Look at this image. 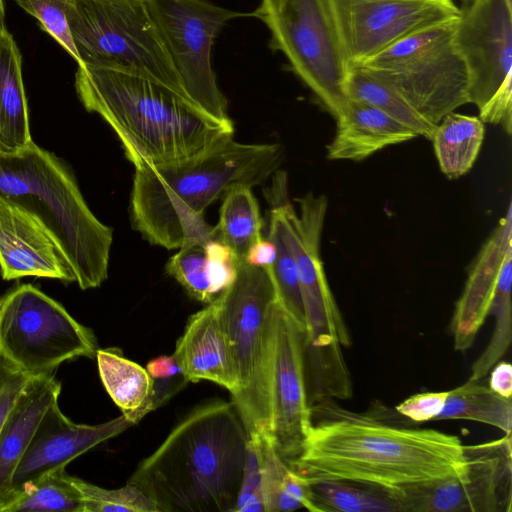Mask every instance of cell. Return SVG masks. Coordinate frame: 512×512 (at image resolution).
I'll use <instances>...</instances> for the list:
<instances>
[{
  "mask_svg": "<svg viewBox=\"0 0 512 512\" xmlns=\"http://www.w3.org/2000/svg\"><path fill=\"white\" fill-rule=\"evenodd\" d=\"M310 410L303 449L287 462L304 478L405 488L463 469L464 444L458 436L397 426L372 412L344 409L330 398L313 402Z\"/></svg>",
  "mask_w": 512,
  "mask_h": 512,
  "instance_id": "obj_1",
  "label": "cell"
},
{
  "mask_svg": "<svg viewBox=\"0 0 512 512\" xmlns=\"http://www.w3.org/2000/svg\"><path fill=\"white\" fill-rule=\"evenodd\" d=\"M75 89L84 108L113 129L135 168L192 158L233 137V124L141 73L80 64Z\"/></svg>",
  "mask_w": 512,
  "mask_h": 512,
  "instance_id": "obj_2",
  "label": "cell"
},
{
  "mask_svg": "<svg viewBox=\"0 0 512 512\" xmlns=\"http://www.w3.org/2000/svg\"><path fill=\"white\" fill-rule=\"evenodd\" d=\"M279 144H244L233 137L192 158L135 168L133 225L151 244L166 249L205 245L214 227L204 211L230 189L263 183L282 160Z\"/></svg>",
  "mask_w": 512,
  "mask_h": 512,
  "instance_id": "obj_3",
  "label": "cell"
},
{
  "mask_svg": "<svg viewBox=\"0 0 512 512\" xmlns=\"http://www.w3.org/2000/svg\"><path fill=\"white\" fill-rule=\"evenodd\" d=\"M248 433L233 401L193 410L145 458L128 482L159 512H234Z\"/></svg>",
  "mask_w": 512,
  "mask_h": 512,
  "instance_id": "obj_4",
  "label": "cell"
},
{
  "mask_svg": "<svg viewBox=\"0 0 512 512\" xmlns=\"http://www.w3.org/2000/svg\"><path fill=\"white\" fill-rule=\"evenodd\" d=\"M0 196L33 214L59 245L82 290L108 276L113 231L90 210L68 167L34 142L0 151Z\"/></svg>",
  "mask_w": 512,
  "mask_h": 512,
  "instance_id": "obj_5",
  "label": "cell"
},
{
  "mask_svg": "<svg viewBox=\"0 0 512 512\" xmlns=\"http://www.w3.org/2000/svg\"><path fill=\"white\" fill-rule=\"evenodd\" d=\"M269 217L279 227L295 262L305 315V367L310 383L323 392H337L351 382L343 347L351 345L347 326L331 292L320 255L328 207L324 195L308 193L288 200L286 174L278 171L266 195Z\"/></svg>",
  "mask_w": 512,
  "mask_h": 512,
  "instance_id": "obj_6",
  "label": "cell"
},
{
  "mask_svg": "<svg viewBox=\"0 0 512 512\" xmlns=\"http://www.w3.org/2000/svg\"><path fill=\"white\" fill-rule=\"evenodd\" d=\"M212 302L236 376L232 401L248 436L270 437L273 318L278 297L268 269L240 263L233 283Z\"/></svg>",
  "mask_w": 512,
  "mask_h": 512,
  "instance_id": "obj_7",
  "label": "cell"
},
{
  "mask_svg": "<svg viewBox=\"0 0 512 512\" xmlns=\"http://www.w3.org/2000/svg\"><path fill=\"white\" fill-rule=\"evenodd\" d=\"M66 14L78 65L134 71L188 95L146 0H69Z\"/></svg>",
  "mask_w": 512,
  "mask_h": 512,
  "instance_id": "obj_8",
  "label": "cell"
},
{
  "mask_svg": "<svg viewBox=\"0 0 512 512\" xmlns=\"http://www.w3.org/2000/svg\"><path fill=\"white\" fill-rule=\"evenodd\" d=\"M457 19L415 32L356 64L433 125L469 103V76L455 41Z\"/></svg>",
  "mask_w": 512,
  "mask_h": 512,
  "instance_id": "obj_9",
  "label": "cell"
},
{
  "mask_svg": "<svg viewBox=\"0 0 512 512\" xmlns=\"http://www.w3.org/2000/svg\"><path fill=\"white\" fill-rule=\"evenodd\" d=\"M93 331L31 284L1 299L0 357L33 376L51 375L64 362L96 357Z\"/></svg>",
  "mask_w": 512,
  "mask_h": 512,
  "instance_id": "obj_10",
  "label": "cell"
},
{
  "mask_svg": "<svg viewBox=\"0 0 512 512\" xmlns=\"http://www.w3.org/2000/svg\"><path fill=\"white\" fill-rule=\"evenodd\" d=\"M295 74L337 118L348 102V65L327 0H261L254 12Z\"/></svg>",
  "mask_w": 512,
  "mask_h": 512,
  "instance_id": "obj_11",
  "label": "cell"
},
{
  "mask_svg": "<svg viewBox=\"0 0 512 512\" xmlns=\"http://www.w3.org/2000/svg\"><path fill=\"white\" fill-rule=\"evenodd\" d=\"M172 63L190 98L214 119L233 124L211 63L222 27L242 14L206 0H146Z\"/></svg>",
  "mask_w": 512,
  "mask_h": 512,
  "instance_id": "obj_12",
  "label": "cell"
},
{
  "mask_svg": "<svg viewBox=\"0 0 512 512\" xmlns=\"http://www.w3.org/2000/svg\"><path fill=\"white\" fill-rule=\"evenodd\" d=\"M512 438L464 445L460 473L398 488L402 512H511Z\"/></svg>",
  "mask_w": 512,
  "mask_h": 512,
  "instance_id": "obj_13",
  "label": "cell"
},
{
  "mask_svg": "<svg viewBox=\"0 0 512 512\" xmlns=\"http://www.w3.org/2000/svg\"><path fill=\"white\" fill-rule=\"evenodd\" d=\"M347 65H356L427 27L454 20V0H327Z\"/></svg>",
  "mask_w": 512,
  "mask_h": 512,
  "instance_id": "obj_14",
  "label": "cell"
},
{
  "mask_svg": "<svg viewBox=\"0 0 512 512\" xmlns=\"http://www.w3.org/2000/svg\"><path fill=\"white\" fill-rule=\"evenodd\" d=\"M271 442L286 462L301 453L311 425L303 326L277 303L270 384Z\"/></svg>",
  "mask_w": 512,
  "mask_h": 512,
  "instance_id": "obj_15",
  "label": "cell"
},
{
  "mask_svg": "<svg viewBox=\"0 0 512 512\" xmlns=\"http://www.w3.org/2000/svg\"><path fill=\"white\" fill-rule=\"evenodd\" d=\"M460 10L454 41L468 70L469 103L481 110L512 77V7L470 0Z\"/></svg>",
  "mask_w": 512,
  "mask_h": 512,
  "instance_id": "obj_16",
  "label": "cell"
},
{
  "mask_svg": "<svg viewBox=\"0 0 512 512\" xmlns=\"http://www.w3.org/2000/svg\"><path fill=\"white\" fill-rule=\"evenodd\" d=\"M133 424L123 415L96 425L70 420L55 402L41 419L13 476L12 489L66 468L75 458L113 438Z\"/></svg>",
  "mask_w": 512,
  "mask_h": 512,
  "instance_id": "obj_17",
  "label": "cell"
},
{
  "mask_svg": "<svg viewBox=\"0 0 512 512\" xmlns=\"http://www.w3.org/2000/svg\"><path fill=\"white\" fill-rule=\"evenodd\" d=\"M0 269L7 281L34 276L76 282L68 259L40 220L1 196Z\"/></svg>",
  "mask_w": 512,
  "mask_h": 512,
  "instance_id": "obj_18",
  "label": "cell"
},
{
  "mask_svg": "<svg viewBox=\"0 0 512 512\" xmlns=\"http://www.w3.org/2000/svg\"><path fill=\"white\" fill-rule=\"evenodd\" d=\"M512 206L482 247L468 274L452 316L450 330L454 348L465 352L474 343L496 291L502 265L512 254Z\"/></svg>",
  "mask_w": 512,
  "mask_h": 512,
  "instance_id": "obj_19",
  "label": "cell"
},
{
  "mask_svg": "<svg viewBox=\"0 0 512 512\" xmlns=\"http://www.w3.org/2000/svg\"><path fill=\"white\" fill-rule=\"evenodd\" d=\"M188 382L208 380L233 395L236 376L226 337L213 302L191 315L173 354Z\"/></svg>",
  "mask_w": 512,
  "mask_h": 512,
  "instance_id": "obj_20",
  "label": "cell"
},
{
  "mask_svg": "<svg viewBox=\"0 0 512 512\" xmlns=\"http://www.w3.org/2000/svg\"><path fill=\"white\" fill-rule=\"evenodd\" d=\"M335 136L327 146L330 160L362 161L390 146L409 141L417 135L379 109L348 99L335 118Z\"/></svg>",
  "mask_w": 512,
  "mask_h": 512,
  "instance_id": "obj_21",
  "label": "cell"
},
{
  "mask_svg": "<svg viewBox=\"0 0 512 512\" xmlns=\"http://www.w3.org/2000/svg\"><path fill=\"white\" fill-rule=\"evenodd\" d=\"M60 392L54 374L36 376L10 411L0 431V506L12 490L14 472L41 419Z\"/></svg>",
  "mask_w": 512,
  "mask_h": 512,
  "instance_id": "obj_22",
  "label": "cell"
},
{
  "mask_svg": "<svg viewBox=\"0 0 512 512\" xmlns=\"http://www.w3.org/2000/svg\"><path fill=\"white\" fill-rule=\"evenodd\" d=\"M22 76V55L7 28L0 34V151L16 152L33 142Z\"/></svg>",
  "mask_w": 512,
  "mask_h": 512,
  "instance_id": "obj_23",
  "label": "cell"
},
{
  "mask_svg": "<svg viewBox=\"0 0 512 512\" xmlns=\"http://www.w3.org/2000/svg\"><path fill=\"white\" fill-rule=\"evenodd\" d=\"M100 379L107 393L133 425L153 408V379L139 364L116 347L98 349L96 353Z\"/></svg>",
  "mask_w": 512,
  "mask_h": 512,
  "instance_id": "obj_24",
  "label": "cell"
},
{
  "mask_svg": "<svg viewBox=\"0 0 512 512\" xmlns=\"http://www.w3.org/2000/svg\"><path fill=\"white\" fill-rule=\"evenodd\" d=\"M302 478L311 512H402L398 488L344 479Z\"/></svg>",
  "mask_w": 512,
  "mask_h": 512,
  "instance_id": "obj_25",
  "label": "cell"
},
{
  "mask_svg": "<svg viewBox=\"0 0 512 512\" xmlns=\"http://www.w3.org/2000/svg\"><path fill=\"white\" fill-rule=\"evenodd\" d=\"M483 139L484 123L478 116L454 111L445 115L431 139L442 173L450 179L466 174L479 154Z\"/></svg>",
  "mask_w": 512,
  "mask_h": 512,
  "instance_id": "obj_26",
  "label": "cell"
},
{
  "mask_svg": "<svg viewBox=\"0 0 512 512\" xmlns=\"http://www.w3.org/2000/svg\"><path fill=\"white\" fill-rule=\"evenodd\" d=\"M252 187L240 185L224 196L214 239L230 248L238 263L244 262L249 248L262 237V218Z\"/></svg>",
  "mask_w": 512,
  "mask_h": 512,
  "instance_id": "obj_27",
  "label": "cell"
},
{
  "mask_svg": "<svg viewBox=\"0 0 512 512\" xmlns=\"http://www.w3.org/2000/svg\"><path fill=\"white\" fill-rule=\"evenodd\" d=\"M19 511L83 512V504L72 476L61 468L11 490L0 512Z\"/></svg>",
  "mask_w": 512,
  "mask_h": 512,
  "instance_id": "obj_28",
  "label": "cell"
},
{
  "mask_svg": "<svg viewBox=\"0 0 512 512\" xmlns=\"http://www.w3.org/2000/svg\"><path fill=\"white\" fill-rule=\"evenodd\" d=\"M477 382L468 380L448 391L445 405L437 420H471L496 427L505 434H511V399Z\"/></svg>",
  "mask_w": 512,
  "mask_h": 512,
  "instance_id": "obj_29",
  "label": "cell"
},
{
  "mask_svg": "<svg viewBox=\"0 0 512 512\" xmlns=\"http://www.w3.org/2000/svg\"><path fill=\"white\" fill-rule=\"evenodd\" d=\"M346 93L348 99L379 109L412 130L417 136L432 139L436 125L424 119L397 92L359 66H348Z\"/></svg>",
  "mask_w": 512,
  "mask_h": 512,
  "instance_id": "obj_30",
  "label": "cell"
},
{
  "mask_svg": "<svg viewBox=\"0 0 512 512\" xmlns=\"http://www.w3.org/2000/svg\"><path fill=\"white\" fill-rule=\"evenodd\" d=\"M262 468L264 512L308 510L304 479L276 452L269 436L258 435Z\"/></svg>",
  "mask_w": 512,
  "mask_h": 512,
  "instance_id": "obj_31",
  "label": "cell"
},
{
  "mask_svg": "<svg viewBox=\"0 0 512 512\" xmlns=\"http://www.w3.org/2000/svg\"><path fill=\"white\" fill-rule=\"evenodd\" d=\"M511 281H512V254L509 255L501 268L496 291L490 308L495 317V326L491 339L471 367L468 380L479 381L484 378L493 366L501 360L507 352L512 338L511 316Z\"/></svg>",
  "mask_w": 512,
  "mask_h": 512,
  "instance_id": "obj_32",
  "label": "cell"
},
{
  "mask_svg": "<svg viewBox=\"0 0 512 512\" xmlns=\"http://www.w3.org/2000/svg\"><path fill=\"white\" fill-rule=\"evenodd\" d=\"M269 239L276 246V258L268 271L273 280L278 301L304 328L305 315L297 270L292 253L276 222L269 217Z\"/></svg>",
  "mask_w": 512,
  "mask_h": 512,
  "instance_id": "obj_33",
  "label": "cell"
},
{
  "mask_svg": "<svg viewBox=\"0 0 512 512\" xmlns=\"http://www.w3.org/2000/svg\"><path fill=\"white\" fill-rule=\"evenodd\" d=\"M80 493L83 512H159L155 502L137 485L127 484L117 489H105L73 477Z\"/></svg>",
  "mask_w": 512,
  "mask_h": 512,
  "instance_id": "obj_34",
  "label": "cell"
},
{
  "mask_svg": "<svg viewBox=\"0 0 512 512\" xmlns=\"http://www.w3.org/2000/svg\"><path fill=\"white\" fill-rule=\"evenodd\" d=\"M165 269L195 300L208 304L216 298L211 290L204 245L180 248L169 258Z\"/></svg>",
  "mask_w": 512,
  "mask_h": 512,
  "instance_id": "obj_35",
  "label": "cell"
},
{
  "mask_svg": "<svg viewBox=\"0 0 512 512\" xmlns=\"http://www.w3.org/2000/svg\"><path fill=\"white\" fill-rule=\"evenodd\" d=\"M17 5L37 19L48 33L76 61L80 58L68 25L66 9L69 0H15Z\"/></svg>",
  "mask_w": 512,
  "mask_h": 512,
  "instance_id": "obj_36",
  "label": "cell"
},
{
  "mask_svg": "<svg viewBox=\"0 0 512 512\" xmlns=\"http://www.w3.org/2000/svg\"><path fill=\"white\" fill-rule=\"evenodd\" d=\"M234 512H264L259 436H248L247 454Z\"/></svg>",
  "mask_w": 512,
  "mask_h": 512,
  "instance_id": "obj_37",
  "label": "cell"
},
{
  "mask_svg": "<svg viewBox=\"0 0 512 512\" xmlns=\"http://www.w3.org/2000/svg\"><path fill=\"white\" fill-rule=\"evenodd\" d=\"M211 290L215 297L235 280L239 263L228 246L211 239L204 245Z\"/></svg>",
  "mask_w": 512,
  "mask_h": 512,
  "instance_id": "obj_38",
  "label": "cell"
},
{
  "mask_svg": "<svg viewBox=\"0 0 512 512\" xmlns=\"http://www.w3.org/2000/svg\"><path fill=\"white\" fill-rule=\"evenodd\" d=\"M35 377L0 357V431L13 406Z\"/></svg>",
  "mask_w": 512,
  "mask_h": 512,
  "instance_id": "obj_39",
  "label": "cell"
},
{
  "mask_svg": "<svg viewBox=\"0 0 512 512\" xmlns=\"http://www.w3.org/2000/svg\"><path fill=\"white\" fill-rule=\"evenodd\" d=\"M447 396L448 391L418 393L396 406V411L417 423L437 420Z\"/></svg>",
  "mask_w": 512,
  "mask_h": 512,
  "instance_id": "obj_40",
  "label": "cell"
},
{
  "mask_svg": "<svg viewBox=\"0 0 512 512\" xmlns=\"http://www.w3.org/2000/svg\"><path fill=\"white\" fill-rule=\"evenodd\" d=\"M276 258V246L268 237H261L248 250L244 262L250 265L268 268Z\"/></svg>",
  "mask_w": 512,
  "mask_h": 512,
  "instance_id": "obj_41",
  "label": "cell"
},
{
  "mask_svg": "<svg viewBox=\"0 0 512 512\" xmlns=\"http://www.w3.org/2000/svg\"><path fill=\"white\" fill-rule=\"evenodd\" d=\"M489 388L497 394L511 399L512 395V366L509 362L498 361L490 375Z\"/></svg>",
  "mask_w": 512,
  "mask_h": 512,
  "instance_id": "obj_42",
  "label": "cell"
},
{
  "mask_svg": "<svg viewBox=\"0 0 512 512\" xmlns=\"http://www.w3.org/2000/svg\"><path fill=\"white\" fill-rule=\"evenodd\" d=\"M146 370L153 379H167L183 374L174 355H162L152 359L148 362Z\"/></svg>",
  "mask_w": 512,
  "mask_h": 512,
  "instance_id": "obj_43",
  "label": "cell"
},
{
  "mask_svg": "<svg viewBox=\"0 0 512 512\" xmlns=\"http://www.w3.org/2000/svg\"><path fill=\"white\" fill-rule=\"evenodd\" d=\"M5 9L3 0H0V34L3 32L5 27Z\"/></svg>",
  "mask_w": 512,
  "mask_h": 512,
  "instance_id": "obj_44",
  "label": "cell"
},
{
  "mask_svg": "<svg viewBox=\"0 0 512 512\" xmlns=\"http://www.w3.org/2000/svg\"><path fill=\"white\" fill-rule=\"evenodd\" d=\"M455 1V0H454ZM459 1L462 5H465L467 4L470 0H457Z\"/></svg>",
  "mask_w": 512,
  "mask_h": 512,
  "instance_id": "obj_45",
  "label": "cell"
},
{
  "mask_svg": "<svg viewBox=\"0 0 512 512\" xmlns=\"http://www.w3.org/2000/svg\"><path fill=\"white\" fill-rule=\"evenodd\" d=\"M507 4L512 7V0H506Z\"/></svg>",
  "mask_w": 512,
  "mask_h": 512,
  "instance_id": "obj_46",
  "label": "cell"
},
{
  "mask_svg": "<svg viewBox=\"0 0 512 512\" xmlns=\"http://www.w3.org/2000/svg\"><path fill=\"white\" fill-rule=\"evenodd\" d=\"M0 307H1V299H0Z\"/></svg>",
  "mask_w": 512,
  "mask_h": 512,
  "instance_id": "obj_47",
  "label": "cell"
}]
</instances>
